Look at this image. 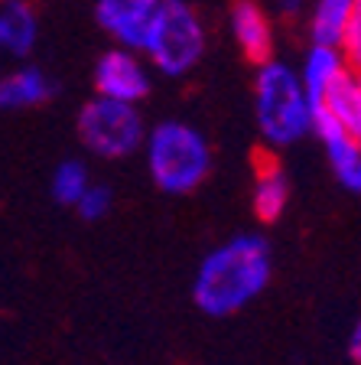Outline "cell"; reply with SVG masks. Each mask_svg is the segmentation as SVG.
Returning <instances> with one entry per match:
<instances>
[{"mask_svg":"<svg viewBox=\"0 0 361 365\" xmlns=\"http://www.w3.org/2000/svg\"><path fill=\"white\" fill-rule=\"evenodd\" d=\"M39 39V16L26 0H0V49L30 56Z\"/></svg>","mask_w":361,"mask_h":365,"instance_id":"cell-12","label":"cell"},{"mask_svg":"<svg viewBox=\"0 0 361 365\" xmlns=\"http://www.w3.org/2000/svg\"><path fill=\"white\" fill-rule=\"evenodd\" d=\"M153 88L150 66L137 49L127 46H114L95 62V95L114 101H130L140 105Z\"/></svg>","mask_w":361,"mask_h":365,"instance_id":"cell-6","label":"cell"},{"mask_svg":"<svg viewBox=\"0 0 361 365\" xmlns=\"http://www.w3.org/2000/svg\"><path fill=\"white\" fill-rule=\"evenodd\" d=\"M140 150L150 180L169 196L196 192L211 173L209 140L186 121H159L157 128H147Z\"/></svg>","mask_w":361,"mask_h":365,"instance_id":"cell-2","label":"cell"},{"mask_svg":"<svg viewBox=\"0 0 361 365\" xmlns=\"http://www.w3.org/2000/svg\"><path fill=\"white\" fill-rule=\"evenodd\" d=\"M309 134H316L319 140H323L335 180H339L348 192H358L361 190V140H358V134H352V130H345L342 124L329 121L325 114H313V111H309Z\"/></svg>","mask_w":361,"mask_h":365,"instance_id":"cell-8","label":"cell"},{"mask_svg":"<svg viewBox=\"0 0 361 365\" xmlns=\"http://www.w3.org/2000/svg\"><path fill=\"white\" fill-rule=\"evenodd\" d=\"M309 39L339 46L345 26L361 14V0H309Z\"/></svg>","mask_w":361,"mask_h":365,"instance_id":"cell-15","label":"cell"},{"mask_svg":"<svg viewBox=\"0 0 361 365\" xmlns=\"http://www.w3.org/2000/svg\"><path fill=\"white\" fill-rule=\"evenodd\" d=\"M163 0H95V20L117 46L140 53Z\"/></svg>","mask_w":361,"mask_h":365,"instance_id":"cell-7","label":"cell"},{"mask_svg":"<svg viewBox=\"0 0 361 365\" xmlns=\"http://www.w3.org/2000/svg\"><path fill=\"white\" fill-rule=\"evenodd\" d=\"M290 176L283 173L277 160H261L254 176V190H251V202L261 222H277L290 205Z\"/></svg>","mask_w":361,"mask_h":365,"instance_id":"cell-14","label":"cell"},{"mask_svg":"<svg viewBox=\"0 0 361 365\" xmlns=\"http://www.w3.org/2000/svg\"><path fill=\"white\" fill-rule=\"evenodd\" d=\"M313 114H325L329 121L342 124L345 130L361 137V78L358 68L348 66L339 78H332L325 85V91L319 95L313 105H309Z\"/></svg>","mask_w":361,"mask_h":365,"instance_id":"cell-10","label":"cell"},{"mask_svg":"<svg viewBox=\"0 0 361 365\" xmlns=\"http://www.w3.org/2000/svg\"><path fill=\"white\" fill-rule=\"evenodd\" d=\"M348 356H352V362L361 359V327L358 323L352 327V336H348Z\"/></svg>","mask_w":361,"mask_h":365,"instance_id":"cell-19","label":"cell"},{"mask_svg":"<svg viewBox=\"0 0 361 365\" xmlns=\"http://www.w3.org/2000/svg\"><path fill=\"white\" fill-rule=\"evenodd\" d=\"M88 182H91V173L82 160H66L53 173V199L62 205H75L78 196L88 190Z\"/></svg>","mask_w":361,"mask_h":365,"instance_id":"cell-16","label":"cell"},{"mask_svg":"<svg viewBox=\"0 0 361 365\" xmlns=\"http://www.w3.org/2000/svg\"><path fill=\"white\" fill-rule=\"evenodd\" d=\"M309 7V0H273V10L280 16H300Z\"/></svg>","mask_w":361,"mask_h":365,"instance_id":"cell-18","label":"cell"},{"mask_svg":"<svg viewBox=\"0 0 361 365\" xmlns=\"http://www.w3.org/2000/svg\"><path fill=\"white\" fill-rule=\"evenodd\" d=\"M228 30L241 53L251 62H263L273 56V20L257 0H234L228 14Z\"/></svg>","mask_w":361,"mask_h":365,"instance_id":"cell-9","label":"cell"},{"mask_svg":"<svg viewBox=\"0 0 361 365\" xmlns=\"http://www.w3.org/2000/svg\"><path fill=\"white\" fill-rule=\"evenodd\" d=\"M205 46H209V30L199 10L189 7V0H163L147 30L140 56L166 78H182L202 62Z\"/></svg>","mask_w":361,"mask_h":365,"instance_id":"cell-4","label":"cell"},{"mask_svg":"<svg viewBox=\"0 0 361 365\" xmlns=\"http://www.w3.org/2000/svg\"><path fill=\"white\" fill-rule=\"evenodd\" d=\"M273 251L263 235H234L202 258L192 281V300L209 317H234L267 290Z\"/></svg>","mask_w":361,"mask_h":365,"instance_id":"cell-1","label":"cell"},{"mask_svg":"<svg viewBox=\"0 0 361 365\" xmlns=\"http://www.w3.org/2000/svg\"><path fill=\"white\" fill-rule=\"evenodd\" d=\"M111 205H114V192L108 190V186H101V182H88V190L78 196V202L72 205V209H75L85 222H98L111 212Z\"/></svg>","mask_w":361,"mask_h":365,"instance_id":"cell-17","label":"cell"},{"mask_svg":"<svg viewBox=\"0 0 361 365\" xmlns=\"http://www.w3.org/2000/svg\"><path fill=\"white\" fill-rule=\"evenodd\" d=\"M348 66H352V62L345 59V53H342L339 46H329V43H313L309 46V53L303 56V66L296 68V76H300V85H303V91H306L309 105H313V101L325 91V85H329L332 78H339Z\"/></svg>","mask_w":361,"mask_h":365,"instance_id":"cell-13","label":"cell"},{"mask_svg":"<svg viewBox=\"0 0 361 365\" xmlns=\"http://www.w3.org/2000/svg\"><path fill=\"white\" fill-rule=\"evenodd\" d=\"M147 124L137 105L114 98H95L78 111V137L88 153L101 160H124L134 157L143 144Z\"/></svg>","mask_w":361,"mask_h":365,"instance_id":"cell-5","label":"cell"},{"mask_svg":"<svg viewBox=\"0 0 361 365\" xmlns=\"http://www.w3.org/2000/svg\"><path fill=\"white\" fill-rule=\"evenodd\" d=\"M56 95V82L36 66H20L0 78V108L4 111H26L39 108Z\"/></svg>","mask_w":361,"mask_h":365,"instance_id":"cell-11","label":"cell"},{"mask_svg":"<svg viewBox=\"0 0 361 365\" xmlns=\"http://www.w3.org/2000/svg\"><path fill=\"white\" fill-rule=\"evenodd\" d=\"M254 118L263 144L273 150L293 147L309 134V98L290 62L263 59L254 76Z\"/></svg>","mask_w":361,"mask_h":365,"instance_id":"cell-3","label":"cell"}]
</instances>
